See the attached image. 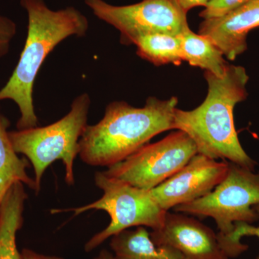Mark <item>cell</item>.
Wrapping results in <instances>:
<instances>
[{"label": "cell", "mask_w": 259, "mask_h": 259, "mask_svg": "<svg viewBox=\"0 0 259 259\" xmlns=\"http://www.w3.org/2000/svg\"><path fill=\"white\" fill-rule=\"evenodd\" d=\"M259 27V0H250L221 18L203 20L198 33L210 37L223 55L236 60L247 50V37Z\"/></svg>", "instance_id": "obj_11"}, {"label": "cell", "mask_w": 259, "mask_h": 259, "mask_svg": "<svg viewBox=\"0 0 259 259\" xmlns=\"http://www.w3.org/2000/svg\"><path fill=\"white\" fill-rule=\"evenodd\" d=\"M197 153L190 136L177 130L158 142L144 145L104 172L134 187L152 190L180 171Z\"/></svg>", "instance_id": "obj_7"}, {"label": "cell", "mask_w": 259, "mask_h": 259, "mask_svg": "<svg viewBox=\"0 0 259 259\" xmlns=\"http://www.w3.org/2000/svg\"><path fill=\"white\" fill-rule=\"evenodd\" d=\"M228 167V161L197 153L180 171L150 192L160 207L168 212L210 193L225 178Z\"/></svg>", "instance_id": "obj_9"}, {"label": "cell", "mask_w": 259, "mask_h": 259, "mask_svg": "<svg viewBox=\"0 0 259 259\" xmlns=\"http://www.w3.org/2000/svg\"><path fill=\"white\" fill-rule=\"evenodd\" d=\"M211 0H179L182 9L185 10L186 13H188L192 8L196 7H205L208 4Z\"/></svg>", "instance_id": "obj_21"}, {"label": "cell", "mask_w": 259, "mask_h": 259, "mask_svg": "<svg viewBox=\"0 0 259 259\" xmlns=\"http://www.w3.org/2000/svg\"><path fill=\"white\" fill-rule=\"evenodd\" d=\"M204 78L207 83L205 100L194 110L175 109L174 130L188 135L197 153L253 170L255 162L242 147L233 117L237 104L248 97L249 77L245 68L229 64L223 76L205 71Z\"/></svg>", "instance_id": "obj_1"}, {"label": "cell", "mask_w": 259, "mask_h": 259, "mask_svg": "<svg viewBox=\"0 0 259 259\" xmlns=\"http://www.w3.org/2000/svg\"><path fill=\"white\" fill-rule=\"evenodd\" d=\"M90 105V95L84 93L76 97L70 111L54 123L10 131L15 151L24 155L33 168L37 193L40 192L44 173L59 160L64 165L66 184L74 185L75 160L79 156L80 138L88 125Z\"/></svg>", "instance_id": "obj_4"}, {"label": "cell", "mask_w": 259, "mask_h": 259, "mask_svg": "<svg viewBox=\"0 0 259 259\" xmlns=\"http://www.w3.org/2000/svg\"><path fill=\"white\" fill-rule=\"evenodd\" d=\"M20 5L28 14L26 40L13 74L0 90V102L12 100L18 105V130L37 126L32 94L47 56L65 39L85 36L89 29L88 18L73 7L52 10L44 0H20Z\"/></svg>", "instance_id": "obj_2"}, {"label": "cell", "mask_w": 259, "mask_h": 259, "mask_svg": "<svg viewBox=\"0 0 259 259\" xmlns=\"http://www.w3.org/2000/svg\"><path fill=\"white\" fill-rule=\"evenodd\" d=\"M94 259H115L111 252L106 249L102 250Z\"/></svg>", "instance_id": "obj_22"}, {"label": "cell", "mask_w": 259, "mask_h": 259, "mask_svg": "<svg viewBox=\"0 0 259 259\" xmlns=\"http://www.w3.org/2000/svg\"><path fill=\"white\" fill-rule=\"evenodd\" d=\"M180 37L183 61L216 76L224 74L229 64L210 37L195 33L190 28Z\"/></svg>", "instance_id": "obj_15"}, {"label": "cell", "mask_w": 259, "mask_h": 259, "mask_svg": "<svg viewBox=\"0 0 259 259\" xmlns=\"http://www.w3.org/2000/svg\"><path fill=\"white\" fill-rule=\"evenodd\" d=\"M22 259H65L56 255H49L37 253L28 248H24L21 252Z\"/></svg>", "instance_id": "obj_20"}, {"label": "cell", "mask_w": 259, "mask_h": 259, "mask_svg": "<svg viewBox=\"0 0 259 259\" xmlns=\"http://www.w3.org/2000/svg\"><path fill=\"white\" fill-rule=\"evenodd\" d=\"M157 245H169L185 259H229L218 233L197 220L180 212H167L159 229L150 232Z\"/></svg>", "instance_id": "obj_10"}, {"label": "cell", "mask_w": 259, "mask_h": 259, "mask_svg": "<svg viewBox=\"0 0 259 259\" xmlns=\"http://www.w3.org/2000/svg\"><path fill=\"white\" fill-rule=\"evenodd\" d=\"M84 2L97 18L119 30L124 45H131L142 35H181L190 29L187 13L179 0H141L124 6L108 4L103 0Z\"/></svg>", "instance_id": "obj_8"}, {"label": "cell", "mask_w": 259, "mask_h": 259, "mask_svg": "<svg viewBox=\"0 0 259 259\" xmlns=\"http://www.w3.org/2000/svg\"><path fill=\"white\" fill-rule=\"evenodd\" d=\"M9 126V120L0 110V207L8 191L16 183H23L37 193L35 180L27 172L30 163L15 151L10 139Z\"/></svg>", "instance_id": "obj_14"}, {"label": "cell", "mask_w": 259, "mask_h": 259, "mask_svg": "<svg viewBox=\"0 0 259 259\" xmlns=\"http://www.w3.org/2000/svg\"><path fill=\"white\" fill-rule=\"evenodd\" d=\"M95 182L103 192L100 199L81 207L51 210L52 213L71 212L77 216L96 209L109 214L108 226L87 242L85 251H93L109 238L132 227H148L155 231L163 226L167 212L160 207L150 190L107 176L104 171L96 172Z\"/></svg>", "instance_id": "obj_5"}, {"label": "cell", "mask_w": 259, "mask_h": 259, "mask_svg": "<svg viewBox=\"0 0 259 259\" xmlns=\"http://www.w3.org/2000/svg\"><path fill=\"white\" fill-rule=\"evenodd\" d=\"M137 55L155 66L180 65L183 61L180 35L149 34L136 38Z\"/></svg>", "instance_id": "obj_16"}, {"label": "cell", "mask_w": 259, "mask_h": 259, "mask_svg": "<svg viewBox=\"0 0 259 259\" xmlns=\"http://www.w3.org/2000/svg\"><path fill=\"white\" fill-rule=\"evenodd\" d=\"M229 162V161H228ZM229 162L222 182L202 198L177 206L174 212L201 218H212L219 233L231 234L235 223H252L259 219V173Z\"/></svg>", "instance_id": "obj_6"}, {"label": "cell", "mask_w": 259, "mask_h": 259, "mask_svg": "<svg viewBox=\"0 0 259 259\" xmlns=\"http://www.w3.org/2000/svg\"><path fill=\"white\" fill-rule=\"evenodd\" d=\"M110 245L115 259H185L173 247L156 244L144 226L120 232L112 237Z\"/></svg>", "instance_id": "obj_13"}, {"label": "cell", "mask_w": 259, "mask_h": 259, "mask_svg": "<svg viewBox=\"0 0 259 259\" xmlns=\"http://www.w3.org/2000/svg\"><path fill=\"white\" fill-rule=\"evenodd\" d=\"M16 33V23L8 17L0 15V59L9 52L12 40Z\"/></svg>", "instance_id": "obj_19"}, {"label": "cell", "mask_w": 259, "mask_h": 259, "mask_svg": "<svg viewBox=\"0 0 259 259\" xmlns=\"http://www.w3.org/2000/svg\"><path fill=\"white\" fill-rule=\"evenodd\" d=\"M28 194L23 183L8 191L0 207V259H22L17 245V234L24 223Z\"/></svg>", "instance_id": "obj_12"}, {"label": "cell", "mask_w": 259, "mask_h": 259, "mask_svg": "<svg viewBox=\"0 0 259 259\" xmlns=\"http://www.w3.org/2000/svg\"><path fill=\"white\" fill-rule=\"evenodd\" d=\"M250 0H211L199 13L203 20L221 18Z\"/></svg>", "instance_id": "obj_18"}, {"label": "cell", "mask_w": 259, "mask_h": 259, "mask_svg": "<svg viewBox=\"0 0 259 259\" xmlns=\"http://www.w3.org/2000/svg\"><path fill=\"white\" fill-rule=\"evenodd\" d=\"M178 99L148 97L143 107L112 102L95 125H87L79 141V156L93 166H113L125 160L154 136L174 130Z\"/></svg>", "instance_id": "obj_3"}, {"label": "cell", "mask_w": 259, "mask_h": 259, "mask_svg": "<svg viewBox=\"0 0 259 259\" xmlns=\"http://www.w3.org/2000/svg\"><path fill=\"white\" fill-rule=\"evenodd\" d=\"M254 208L259 214V204H256ZM219 234L221 244L226 254L229 258H235L248 248V245L241 243V238L244 236H256L259 238V226H252L249 223H235L234 230L231 234L228 236H223L221 233ZM256 259H259V254Z\"/></svg>", "instance_id": "obj_17"}]
</instances>
